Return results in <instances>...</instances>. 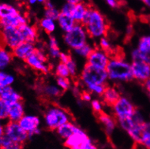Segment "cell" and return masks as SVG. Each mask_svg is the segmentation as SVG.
Segmentation results:
<instances>
[{
    "label": "cell",
    "instance_id": "6da1fadb",
    "mask_svg": "<svg viewBox=\"0 0 150 149\" xmlns=\"http://www.w3.org/2000/svg\"><path fill=\"white\" fill-rule=\"evenodd\" d=\"M88 10L81 25L85 27L86 31L91 38L107 36L109 26L105 17L92 4H88Z\"/></svg>",
    "mask_w": 150,
    "mask_h": 149
},
{
    "label": "cell",
    "instance_id": "7a4b0ae2",
    "mask_svg": "<svg viewBox=\"0 0 150 149\" xmlns=\"http://www.w3.org/2000/svg\"><path fill=\"white\" fill-rule=\"evenodd\" d=\"M106 71L111 80L129 81L134 78L131 65L123 61L110 60Z\"/></svg>",
    "mask_w": 150,
    "mask_h": 149
},
{
    "label": "cell",
    "instance_id": "3957f363",
    "mask_svg": "<svg viewBox=\"0 0 150 149\" xmlns=\"http://www.w3.org/2000/svg\"><path fill=\"white\" fill-rule=\"evenodd\" d=\"M108 75L106 70L100 69L86 63L83 70L81 77L87 86L91 85L105 84Z\"/></svg>",
    "mask_w": 150,
    "mask_h": 149
},
{
    "label": "cell",
    "instance_id": "277c9868",
    "mask_svg": "<svg viewBox=\"0 0 150 149\" xmlns=\"http://www.w3.org/2000/svg\"><path fill=\"white\" fill-rule=\"evenodd\" d=\"M46 124L50 130H57L58 127L68 122L67 112L61 108L54 106L50 108L44 115Z\"/></svg>",
    "mask_w": 150,
    "mask_h": 149
},
{
    "label": "cell",
    "instance_id": "5b68a950",
    "mask_svg": "<svg viewBox=\"0 0 150 149\" xmlns=\"http://www.w3.org/2000/svg\"><path fill=\"white\" fill-rule=\"evenodd\" d=\"M0 36L4 48H10L11 51L24 42L19 30L17 28L6 27L1 28Z\"/></svg>",
    "mask_w": 150,
    "mask_h": 149
},
{
    "label": "cell",
    "instance_id": "8992f818",
    "mask_svg": "<svg viewBox=\"0 0 150 149\" xmlns=\"http://www.w3.org/2000/svg\"><path fill=\"white\" fill-rule=\"evenodd\" d=\"M64 40L69 46L75 50L86 44V33L80 24H76L73 29L65 33Z\"/></svg>",
    "mask_w": 150,
    "mask_h": 149
},
{
    "label": "cell",
    "instance_id": "52a82bcc",
    "mask_svg": "<svg viewBox=\"0 0 150 149\" xmlns=\"http://www.w3.org/2000/svg\"><path fill=\"white\" fill-rule=\"evenodd\" d=\"M4 135L13 142L23 145L26 142L29 136L28 133L23 130L18 122L10 121L4 126Z\"/></svg>",
    "mask_w": 150,
    "mask_h": 149
},
{
    "label": "cell",
    "instance_id": "ba28073f",
    "mask_svg": "<svg viewBox=\"0 0 150 149\" xmlns=\"http://www.w3.org/2000/svg\"><path fill=\"white\" fill-rule=\"evenodd\" d=\"M91 143L88 135L79 128L76 133L65 140L64 145L69 149H86Z\"/></svg>",
    "mask_w": 150,
    "mask_h": 149
},
{
    "label": "cell",
    "instance_id": "9c48e42d",
    "mask_svg": "<svg viewBox=\"0 0 150 149\" xmlns=\"http://www.w3.org/2000/svg\"><path fill=\"white\" fill-rule=\"evenodd\" d=\"M25 61L32 69L41 73L47 74L50 72V68L45 65V62H47V56L40 49L36 48L34 53Z\"/></svg>",
    "mask_w": 150,
    "mask_h": 149
},
{
    "label": "cell",
    "instance_id": "30bf717a",
    "mask_svg": "<svg viewBox=\"0 0 150 149\" xmlns=\"http://www.w3.org/2000/svg\"><path fill=\"white\" fill-rule=\"evenodd\" d=\"M112 108L117 119L131 117L137 111L134 105L124 97H120Z\"/></svg>",
    "mask_w": 150,
    "mask_h": 149
},
{
    "label": "cell",
    "instance_id": "8fae6325",
    "mask_svg": "<svg viewBox=\"0 0 150 149\" xmlns=\"http://www.w3.org/2000/svg\"><path fill=\"white\" fill-rule=\"evenodd\" d=\"M134 78L144 83L150 78V66L144 61L133 62L131 65Z\"/></svg>",
    "mask_w": 150,
    "mask_h": 149
},
{
    "label": "cell",
    "instance_id": "7c38bea8",
    "mask_svg": "<svg viewBox=\"0 0 150 149\" xmlns=\"http://www.w3.org/2000/svg\"><path fill=\"white\" fill-rule=\"evenodd\" d=\"M109 62L108 56L103 51L98 49L93 50L92 52L87 57V63L100 69L106 70Z\"/></svg>",
    "mask_w": 150,
    "mask_h": 149
},
{
    "label": "cell",
    "instance_id": "4fadbf2b",
    "mask_svg": "<svg viewBox=\"0 0 150 149\" xmlns=\"http://www.w3.org/2000/svg\"><path fill=\"white\" fill-rule=\"evenodd\" d=\"M39 117L35 116H24L18 122L19 125L22 127L23 130L28 133L29 135L39 133Z\"/></svg>",
    "mask_w": 150,
    "mask_h": 149
},
{
    "label": "cell",
    "instance_id": "5bb4252c",
    "mask_svg": "<svg viewBox=\"0 0 150 149\" xmlns=\"http://www.w3.org/2000/svg\"><path fill=\"white\" fill-rule=\"evenodd\" d=\"M0 99L10 105L18 101H22V97L18 93L14 91L11 86L0 87Z\"/></svg>",
    "mask_w": 150,
    "mask_h": 149
},
{
    "label": "cell",
    "instance_id": "9a60e30c",
    "mask_svg": "<svg viewBox=\"0 0 150 149\" xmlns=\"http://www.w3.org/2000/svg\"><path fill=\"white\" fill-rule=\"evenodd\" d=\"M35 50L33 44L24 41L11 51L14 57L25 60L34 53Z\"/></svg>",
    "mask_w": 150,
    "mask_h": 149
},
{
    "label": "cell",
    "instance_id": "2e32d148",
    "mask_svg": "<svg viewBox=\"0 0 150 149\" xmlns=\"http://www.w3.org/2000/svg\"><path fill=\"white\" fill-rule=\"evenodd\" d=\"M27 24V20L24 16H23L21 13L13 15V16L8 17L4 19L0 20V27L1 28H6V27H13V28H18L21 25Z\"/></svg>",
    "mask_w": 150,
    "mask_h": 149
},
{
    "label": "cell",
    "instance_id": "e0dca14e",
    "mask_svg": "<svg viewBox=\"0 0 150 149\" xmlns=\"http://www.w3.org/2000/svg\"><path fill=\"white\" fill-rule=\"evenodd\" d=\"M24 41L33 44L38 38V30L36 26H30L28 24L18 28Z\"/></svg>",
    "mask_w": 150,
    "mask_h": 149
},
{
    "label": "cell",
    "instance_id": "ac0fdd59",
    "mask_svg": "<svg viewBox=\"0 0 150 149\" xmlns=\"http://www.w3.org/2000/svg\"><path fill=\"white\" fill-rule=\"evenodd\" d=\"M23 117H24V109L22 101L15 102L9 106V121L18 122Z\"/></svg>",
    "mask_w": 150,
    "mask_h": 149
},
{
    "label": "cell",
    "instance_id": "d6986e66",
    "mask_svg": "<svg viewBox=\"0 0 150 149\" xmlns=\"http://www.w3.org/2000/svg\"><path fill=\"white\" fill-rule=\"evenodd\" d=\"M102 96L104 102L110 107H113L120 98L118 91L114 88L109 87V86H107Z\"/></svg>",
    "mask_w": 150,
    "mask_h": 149
},
{
    "label": "cell",
    "instance_id": "ffe728a7",
    "mask_svg": "<svg viewBox=\"0 0 150 149\" xmlns=\"http://www.w3.org/2000/svg\"><path fill=\"white\" fill-rule=\"evenodd\" d=\"M95 116L99 122L104 126L105 130L108 133H111L115 127V121L112 117L107 115L103 111L96 113Z\"/></svg>",
    "mask_w": 150,
    "mask_h": 149
},
{
    "label": "cell",
    "instance_id": "44dd1931",
    "mask_svg": "<svg viewBox=\"0 0 150 149\" xmlns=\"http://www.w3.org/2000/svg\"><path fill=\"white\" fill-rule=\"evenodd\" d=\"M58 22H59V26L66 33L73 30L75 25H76V21L71 15L63 14L61 13L58 18Z\"/></svg>",
    "mask_w": 150,
    "mask_h": 149
},
{
    "label": "cell",
    "instance_id": "7402d4cb",
    "mask_svg": "<svg viewBox=\"0 0 150 149\" xmlns=\"http://www.w3.org/2000/svg\"><path fill=\"white\" fill-rule=\"evenodd\" d=\"M88 4L83 2H79V4L75 6L74 10L72 13V16L75 21L79 22L80 25H81L83 21L87 10H88Z\"/></svg>",
    "mask_w": 150,
    "mask_h": 149
},
{
    "label": "cell",
    "instance_id": "603a6c76",
    "mask_svg": "<svg viewBox=\"0 0 150 149\" xmlns=\"http://www.w3.org/2000/svg\"><path fill=\"white\" fill-rule=\"evenodd\" d=\"M79 130V127H76L73 124L70 122H67L63 125L60 126L57 129V133L59 134L60 137L65 139H68L69 137L74 134L75 133Z\"/></svg>",
    "mask_w": 150,
    "mask_h": 149
},
{
    "label": "cell",
    "instance_id": "cb8c5ba5",
    "mask_svg": "<svg viewBox=\"0 0 150 149\" xmlns=\"http://www.w3.org/2000/svg\"><path fill=\"white\" fill-rule=\"evenodd\" d=\"M19 11L13 5L6 3L0 4V20L19 14Z\"/></svg>",
    "mask_w": 150,
    "mask_h": 149
},
{
    "label": "cell",
    "instance_id": "d4e9b609",
    "mask_svg": "<svg viewBox=\"0 0 150 149\" xmlns=\"http://www.w3.org/2000/svg\"><path fill=\"white\" fill-rule=\"evenodd\" d=\"M13 57L12 51L5 48H0V70L2 71L10 65Z\"/></svg>",
    "mask_w": 150,
    "mask_h": 149
},
{
    "label": "cell",
    "instance_id": "484cf974",
    "mask_svg": "<svg viewBox=\"0 0 150 149\" xmlns=\"http://www.w3.org/2000/svg\"><path fill=\"white\" fill-rule=\"evenodd\" d=\"M44 7H45V18L52 20H58L59 13L54 7L52 4L49 1H44Z\"/></svg>",
    "mask_w": 150,
    "mask_h": 149
},
{
    "label": "cell",
    "instance_id": "4316f807",
    "mask_svg": "<svg viewBox=\"0 0 150 149\" xmlns=\"http://www.w3.org/2000/svg\"><path fill=\"white\" fill-rule=\"evenodd\" d=\"M42 92L44 93V96L48 98L50 97H59L62 96V90L59 89L57 86L53 85H46L42 87L41 89Z\"/></svg>",
    "mask_w": 150,
    "mask_h": 149
},
{
    "label": "cell",
    "instance_id": "83f0119b",
    "mask_svg": "<svg viewBox=\"0 0 150 149\" xmlns=\"http://www.w3.org/2000/svg\"><path fill=\"white\" fill-rule=\"evenodd\" d=\"M50 55L54 58L59 57L61 54L56 38L52 36H50Z\"/></svg>",
    "mask_w": 150,
    "mask_h": 149
},
{
    "label": "cell",
    "instance_id": "f1b7e54d",
    "mask_svg": "<svg viewBox=\"0 0 150 149\" xmlns=\"http://www.w3.org/2000/svg\"><path fill=\"white\" fill-rule=\"evenodd\" d=\"M15 78L12 74L4 71H0V87H7L13 83Z\"/></svg>",
    "mask_w": 150,
    "mask_h": 149
},
{
    "label": "cell",
    "instance_id": "f546056e",
    "mask_svg": "<svg viewBox=\"0 0 150 149\" xmlns=\"http://www.w3.org/2000/svg\"><path fill=\"white\" fill-rule=\"evenodd\" d=\"M138 50L142 54H147L150 52V36H144L140 39Z\"/></svg>",
    "mask_w": 150,
    "mask_h": 149
},
{
    "label": "cell",
    "instance_id": "4dcf8cb0",
    "mask_svg": "<svg viewBox=\"0 0 150 149\" xmlns=\"http://www.w3.org/2000/svg\"><path fill=\"white\" fill-rule=\"evenodd\" d=\"M40 26L45 30L46 33H51L54 31L55 29V25L52 20L48 19V18H43L40 21Z\"/></svg>",
    "mask_w": 150,
    "mask_h": 149
},
{
    "label": "cell",
    "instance_id": "1f68e13d",
    "mask_svg": "<svg viewBox=\"0 0 150 149\" xmlns=\"http://www.w3.org/2000/svg\"><path fill=\"white\" fill-rule=\"evenodd\" d=\"M119 124L120 125L123 127L125 130H126L127 132H130L131 130H133L134 128L137 127V126L134 124V121H133L132 118H125V119H118ZM140 127V126H139Z\"/></svg>",
    "mask_w": 150,
    "mask_h": 149
},
{
    "label": "cell",
    "instance_id": "d6a6232c",
    "mask_svg": "<svg viewBox=\"0 0 150 149\" xmlns=\"http://www.w3.org/2000/svg\"><path fill=\"white\" fill-rule=\"evenodd\" d=\"M56 75L60 77H68L70 75L68 67L65 64L60 62L57 66L56 68Z\"/></svg>",
    "mask_w": 150,
    "mask_h": 149
},
{
    "label": "cell",
    "instance_id": "836d02e7",
    "mask_svg": "<svg viewBox=\"0 0 150 149\" xmlns=\"http://www.w3.org/2000/svg\"><path fill=\"white\" fill-rule=\"evenodd\" d=\"M9 105L0 99V119H8Z\"/></svg>",
    "mask_w": 150,
    "mask_h": 149
},
{
    "label": "cell",
    "instance_id": "e575fe53",
    "mask_svg": "<svg viewBox=\"0 0 150 149\" xmlns=\"http://www.w3.org/2000/svg\"><path fill=\"white\" fill-rule=\"evenodd\" d=\"M93 50L94 49H93L89 45L86 44L84 45L83 46L81 47V48H78V49H76L75 51H76V52L77 53V54H79V55L82 56V57H86L87 58V57L89 56V54L92 52Z\"/></svg>",
    "mask_w": 150,
    "mask_h": 149
},
{
    "label": "cell",
    "instance_id": "d590c367",
    "mask_svg": "<svg viewBox=\"0 0 150 149\" xmlns=\"http://www.w3.org/2000/svg\"><path fill=\"white\" fill-rule=\"evenodd\" d=\"M57 83L64 91L69 89L70 86V80H69L68 77H57Z\"/></svg>",
    "mask_w": 150,
    "mask_h": 149
},
{
    "label": "cell",
    "instance_id": "8d00e7d4",
    "mask_svg": "<svg viewBox=\"0 0 150 149\" xmlns=\"http://www.w3.org/2000/svg\"><path fill=\"white\" fill-rule=\"evenodd\" d=\"M88 89L92 92L96 93L99 94V95L102 96V94L105 92V89H106L107 86L106 84L102 85H91V86H88Z\"/></svg>",
    "mask_w": 150,
    "mask_h": 149
},
{
    "label": "cell",
    "instance_id": "74e56055",
    "mask_svg": "<svg viewBox=\"0 0 150 149\" xmlns=\"http://www.w3.org/2000/svg\"><path fill=\"white\" fill-rule=\"evenodd\" d=\"M142 133L143 138V143L150 138V122H144L142 125ZM143 144V143H142Z\"/></svg>",
    "mask_w": 150,
    "mask_h": 149
},
{
    "label": "cell",
    "instance_id": "f35d334b",
    "mask_svg": "<svg viewBox=\"0 0 150 149\" xmlns=\"http://www.w3.org/2000/svg\"><path fill=\"white\" fill-rule=\"evenodd\" d=\"M100 46H101V48H102V51H103V52L105 53V54L108 53L112 48L109 41L105 37L102 38V39H100Z\"/></svg>",
    "mask_w": 150,
    "mask_h": 149
},
{
    "label": "cell",
    "instance_id": "ab89813d",
    "mask_svg": "<svg viewBox=\"0 0 150 149\" xmlns=\"http://www.w3.org/2000/svg\"><path fill=\"white\" fill-rule=\"evenodd\" d=\"M67 67H68L69 71H70V75L72 76V77H76V62L73 61V59H71L68 63L66 64Z\"/></svg>",
    "mask_w": 150,
    "mask_h": 149
},
{
    "label": "cell",
    "instance_id": "60d3db41",
    "mask_svg": "<svg viewBox=\"0 0 150 149\" xmlns=\"http://www.w3.org/2000/svg\"><path fill=\"white\" fill-rule=\"evenodd\" d=\"M76 5L70 4V3L69 2H67V4H65V5L63 6L60 13H63V14H68L72 15V13H73V10H74V7Z\"/></svg>",
    "mask_w": 150,
    "mask_h": 149
},
{
    "label": "cell",
    "instance_id": "b9f144b4",
    "mask_svg": "<svg viewBox=\"0 0 150 149\" xmlns=\"http://www.w3.org/2000/svg\"><path fill=\"white\" fill-rule=\"evenodd\" d=\"M107 3L108 5L112 7V8H119V7H122V6L125 5V1H115V0H108L107 1Z\"/></svg>",
    "mask_w": 150,
    "mask_h": 149
},
{
    "label": "cell",
    "instance_id": "7bdbcfd3",
    "mask_svg": "<svg viewBox=\"0 0 150 149\" xmlns=\"http://www.w3.org/2000/svg\"><path fill=\"white\" fill-rule=\"evenodd\" d=\"M91 106L93 108V110H94V114L99 113V112H102V105H101L100 102H99L98 100H93L91 101Z\"/></svg>",
    "mask_w": 150,
    "mask_h": 149
},
{
    "label": "cell",
    "instance_id": "ee69618b",
    "mask_svg": "<svg viewBox=\"0 0 150 149\" xmlns=\"http://www.w3.org/2000/svg\"><path fill=\"white\" fill-rule=\"evenodd\" d=\"M80 98H81L83 101H90L91 99V95H90V93L86 91H82V92L81 93Z\"/></svg>",
    "mask_w": 150,
    "mask_h": 149
},
{
    "label": "cell",
    "instance_id": "f6af8a7d",
    "mask_svg": "<svg viewBox=\"0 0 150 149\" xmlns=\"http://www.w3.org/2000/svg\"><path fill=\"white\" fill-rule=\"evenodd\" d=\"M59 59H60L61 62L65 64L66 65L67 63L72 59V57H70V55H68V54H65V53H61L60 56H59Z\"/></svg>",
    "mask_w": 150,
    "mask_h": 149
},
{
    "label": "cell",
    "instance_id": "bcb514c9",
    "mask_svg": "<svg viewBox=\"0 0 150 149\" xmlns=\"http://www.w3.org/2000/svg\"><path fill=\"white\" fill-rule=\"evenodd\" d=\"M141 57H142V61L146 62L147 65H149L150 66V52L147 53V54H142L141 53Z\"/></svg>",
    "mask_w": 150,
    "mask_h": 149
},
{
    "label": "cell",
    "instance_id": "7dc6e473",
    "mask_svg": "<svg viewBox=\"0 0 150 149\" xmlns=\"http://www.w3.org/2000/svg\"><path fill=\"white\" fill-rule=\"evenodd\" d=\"M143 85L145 86L146 89L150 93V78L148 79L147 80H146V81L143 83Z\"/></svg>",
    "mask_w": 150,
    "mask_h": 149
},
{
    "label": "cell",
    "instance_id": "c3c4849f",
    "mask_svg": "<svg viewBox=\"0 0 150 149\" xmlns=\"http://www.w3.org/2000/svg\"><path fill=\"white\" fill-rule=\"evenodd\" d=\"M143 145H144L145 148L146 149H150V138H148L147 140H146V141L143 143Z\"/></svg>",
    "mask_w": 150,
    "mask_h": 149
},
{
    "label": "cell",
    "instance_id": "681fc988",
    "mask_svg": "<svg viewBox=\"0 0 150 149\" xmlns=\"http://www.w3.org/2000/svg\"><path fill=\"white\" fill-rule=\"evenodd\" d=\"M4 135V126L1 124V120L0 119V139Z\"/></svg>",
    "mask_w": 150,
    "mask_h": 149
},
{
    "label": "cell",
    "instance_id": "f907efd6",
    "mask_svg": "<svg viewBox=\"0 0 150 149\" xmlns=\"http://www.w3.org/2000/svg\"><path fill=\"white\" fill-rule=\"evenodd\" d=\"M86 149H97V148H96V147L95 146V145H93L92 143H91L89 145H88V148H87Z\"/></svg>",
    "mask_w": 150,
    "mask_h": 149
},
{
    "label": "cell",
    "instance_id": "816d5d0a",
    "mask_svg": "<svg viewBox=\"0 0 150 149\" xmlns=\"http://www.w3.org/2000/svg\"><path fill=\"white\" fill-rule=\"evenodd\" d=\"M143 2L148 7H150V0H144V1H143Z\"/></svg>",
    "mask_w": 150,
    "mask_h": 149
},
{
    "label": "cell",
    "instance_id": "f5cc1de1",
    "mask_svg": "<svg viewBox=\"0 0 150 149\" xmlns=\"http://www.w3.org/2000/svg\"><path fill=\"white\" fill-rule=\"evenodd\" d=\"M29 2H30V3H31V4H33V3H35V2H36V1H29Z\"/></svg>",
    "mask_w": 150,
    "mask_h": 149
},
{
    "label": "cell",
    "instance_id": "db71d44e",
    "mask_svg": "<svg viewBox=\"0 0 150 149\" xmlns=\"http://www.w3.org/2000/svg\"><path fill=\"white\" fill-rule=\"evenodd\" d=\"M149 96H150V93H149Z\"/></svg>",
    "mask_w": 150,
    "mask_h": 149
}]
</instances>
